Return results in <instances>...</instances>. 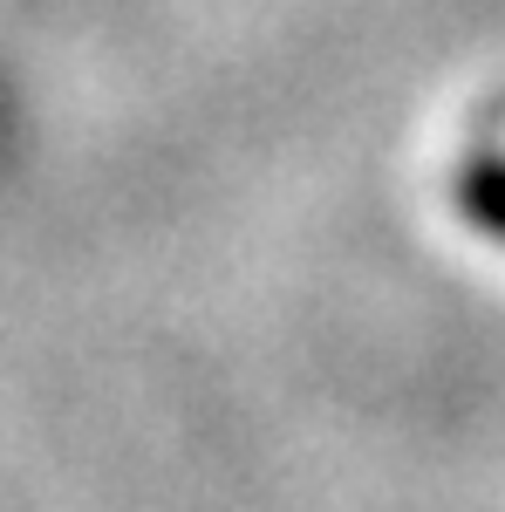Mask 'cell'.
Wrapping results in <instances>:
<instances>
[{"label": "cell", "instance_id": "6da1fadb", "mask_svg": "<svg viewBox=\"0 0 505 512\" xmlns=\"http://www.w3.org/2000/svg\"><path fill=\"white\" fill-rule=\"evenodd\" d=\"M458 212H465V226H478L485 239H499L505 246V151H478V158L458 164Z\"/></svg>", "mask_w": 505, "mask_h": 512}]
</instances>
